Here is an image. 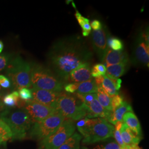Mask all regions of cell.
I'll use <instances>...</instances> for the list:
<instances>
[{
  "instance_id": "cell-6",
  "label": "cell",
  "mask_w": 149,
  "mask_h": 149,
  "mask_svg": "<svg viewBox=\"0 0 149 149\" xmlns=\"http://www.w3.org/2000/svg\"><path fill=\"white\" fill-rule=\"evenodd\" d=\"M55 109L65 118L72 120H79L86 117L87 113L85 104L75 94L62 92L60 93Z\"/></svg>"
},
{
  "instance_id": "cell-28",
  "label": "cell",
  "mask_w": 149,
  "mask_h": 149,
  "mask_svg": "<svg viewBox=\"0 0 149 149\" xmlns=\"http://www.w3.org/2000/svg\"><path fill=\"white\" fill-rule=\"evenodd\" d=\"M106 67L104 64H97L93 66L92 69L91 70V76L92 77L96 78L99 76H103L106 75Z\"/></svg>"
},
{
  "instance_id": "cell-38",
  "label": "cell",
  "mask_w": 149,
  "mask_h": 149,
  "mask_svg": "<svg viewBox=\"0 0 149 149\" xmlns=\"http://www.w3.org/2000/svg\"><path fill=\"white\" fill-rule=\"evenodd\" d=\"M3 47H4L3 43L1 40H0V53L2 52V50L3 49Z\"/></svg>"
},
{
  "instance_id": "cell-13",
  "label": "cell",
  "mask_w": 149,
  "mask_h": 149,
  "mask_svg": "<svg viewBox=\"0 0 149 149\" xmlns=\"http://www.w3.org/2000/svg\"><path fill=\"white\" fill-rule=\"evenodd\" d=\"M92 79L89 62L81 64L70 74L68 80L71 83H81Z\"/></svg>"
},
{
  "instance_id": "cell-22",
  "label": "cell",
  "mask_w": 149,
  "mask_h": 149,
  "mask_svg": "<svg viewBox=\"0 0 149 149\" xmlns=\"http://www.w3.org/2000/svg\"><path fill=\"white\" fill-rule=\"evenodd\" d=\"M96 95L97 99L102 106L108 111H112V97L109 96L101 86L98 87Z\"/></svg>"
},
{
  "instance_id": "cell-7",
  "label": "cell",
  "mask_w": 149,
  "mask_h": 149,
  "mask_svg": "<svg viewBox=\"0 0 149 149\" xmlns=\"http://www.w3.org/2000/svg\"><path fill=\"white\" fill-rule=\"evenodd\" d=\"M65 119L63 115L57 111L43 120L34 123L31 127L29 135L32 138L42 140L55 133Z\"/></svg>"
},
{
  "instance_id": "cell-32",
  "label": "cell",
  "mask_w": 149,
  "mask_h": 149,
  "mask_svg": "<svg viewBox=\"0 0 149 149\" xmlns=\"http://www.w3.org/2000/svg\"><path fill=\"white\" fill-rule=\"evenodd\" d=\"M123 97L122 95H117L116 96L112 97L111 98V106L112 111L115 110L118 107L120 106L123 102Z\"/></svg>"
},
{
  "instance_id": "cell-35",
  "label": "cell",
  "mask_w": 149,
  "mask_h": 149,
  "mask_svg": "<svg viewBox=\"0 0 149 149\" xmlns=\"http://www.w3.org/2000/svg\"><path fill=\"white\" fill-rule=\"evenodd\" d=\"M113 136H114V138H115L116 141H117V144L120 146V148L125 146V145H124L123 141L122 138V136H121V135H120V130H114Z\"/></svg>"
},
{
  "instance_id": "cell-21",
  "label": "cell",
  "mask_w": 149,
  "mask_h": 149,
  "mask_svg": "<svg viewBox=\"0 0 149 149\" xmlns=\"http://www.w3.org/2000/svg\"><path fill=\"white\" fill-rule=\"evenodd\" d=\"M97 86L93 79L86 81L85 82L78 83L76 93L85 95L90 93H96L97 91Z\"/></svg>"
},
{
  "instance_id": "cell-10",
  "label": "cell",
  "mask_w": 149,
  "mask_h": 149,
  "mask_svg": "<svg viewBox=\"0 0 149 149\" xmlns=\"http://www.w3.org/2000/svg\"><path fill=\"white\" fill-rule=\"evenodd\" d=\"M133 56L135 64L149 68V45L145 43L141 31L139 32L135 42Z\"/></svg>"
},
{
  "instance_id": "cell-8",
  "label": "cell",
  "mask_w": 149,
  "mask_h": 149,
  "mask_svg": "<svg viewBox=\"0 0 149 149\" xmlns=\"http://www.w3.org/2000/svg\"><path fill=\"white\" fill-rule=\"evenodd\" d=\"M76 126L74 121L65 118L55 133L42 140V149H59L74 134Z\"/></svg>"
},
{
  "instance_id": "cell-40",
  "label": "cell",
  "mask_w": 149,
  "mask_h": 149,
  "mask_svg": "<svg viewBox=\"0 0 149 149\" xmlns=\"http://www.w3.org/2000/svg\"><path fill=\"white\" fill-rule=\"evenodd\" d=\"M130 149V147H129V146H123V147H122V148H120V149Z\"/></svg>"
},
{
  "instance_id": "cell-9",
  "label": "cell",
  "mask_w": 149,
  "mask_h": 149,
  "mask_svg": "<svg viewBox=\"0 0 149 149\" xmlns=\"http://www.w3.org/2000/svg\"><path fill=\"white\" fill-rule=\"evenodd\" d=\"M22 108L29 115L33 124L43 120L57 111V110L51 107L33 100L25 102Z\"/></svg>"
},
{
  "instance_id": "cell-20",
  "label": "cell",
  "mask_w": 149,
  "mask_h": 149,
  "mask_svg": "<svg viewBox=\"0 0 149 149\" xmlns=\"http://www.w3.org/2000/svg\"><path fill=\"white\" fill-rule=\"evenodd\" d=\"M128 63H121L106 67V75L108 77L117 80L125 74L128 68Z\"/></svg>"
},
{
  "instance_id": "cell-18",
  "label": "cell",
  "mask_w": 149,
  "mask_h": 149,
  "mask_svg": "<svg viewBox=\"0 0 149 149\" xmlns=\"http://www.w3.org/2000/svg\"><path fill=\"white\" fill-rule=\"evenodd\" d=\"M128 112H133L132 107L127 102L124 101L120 106L113 111H111L107 120L108 122L115 125L118 122H123L124 114Z\"/></svg>"
},
{
  "instance_id": "cell-4",
  "label": "cell",
  "mask_w": 149,
  "mask_h": 149,
  "mask_svg": "<svg viewBox=\"0 0 149 149\" xmlns=\"http://www.w3.org/2000/svg\"><path fill=\"white\" fill-rule=\"evenodd\" d=\"M32 65L17 56L12 58L7 68L6 75L12 86L18 90L22 88H29L31 82Z\"/></svg>"
},
{
  "instance_id": "cell-42",
  "label": "cell",
  "mask_w": 149,
  "mask_h": 149,
  "mask_svg": "<svg viewBox=\"0 0 149 149\" xmlns=\"http://www.w3.org/2000/svg\"></svg>"
},
{
  "instance_id": "cell-11",
  "label": "cell",
  "mask_w": 149,
  "mask_h": 149,
  "mask_svg": "<svg viewBox=\"0 0 149 149\" xmlns=\"http://www.w3.org/2000/svg\"><path fill=\"white\" fill-rule=\"evenodd\" d=\"M31 90L32 91L33 101L51 107L54 109L56 108V103L60 92H55L34 87H33Z\"/></svg>"
},
{
  "instance_id": "cell-33",
  "label": "cell",
  "mask_w": 149,
  "mask_h": 149,
  "mask_svg": "<svg viewBox=\"0 0 149 149\" xmlns=\"http://www.w3.org/2000/svg\"><path fill=\"white\" fill-rule=\"evenodd\" d=\"M77 85L78 83H70L65 85L64 89L66 92L69 93H73L76 92Z\"/></svg>"
},
{
  "instance_id": "cell-26",
  "label": "cell",
  "mask_w": 149,
  "mask_h": 149,
  "mask_svg": "<svg viewBox=\"0 0 149 149\" xmlns=\"http://www.w3.org/2000/svg\"><path fill=\"white\" fill-rule=\"evenodd\" d=\"M12 138V133L10 128L0 118V143H4Z\"/></svg>"
},
{
  "instance_id": "cell-19",
  "label": "cell",
  "mask_w": 149,
  "mask_h": 149,
  "mask_svg": "<svg viewBox=\"0 0 149 149\" xmlns=\"http://www.w3.org/2000/svg\"><path fill=\"white\" fill-rule=\"evenodd\" d=\"M123 122L127 125L134 133L141 137V128L138 119L133 112L126 113L123 118ZM142 138V137H141Z\"/></svg>"
},
{
  "instance_id": "cell-29",
  "label": "cell",
  "mask_w": 149,
  "mask_h": 149,
  "mask_svg": "<svg viewBox=\"0 0 149 149\" xmlns=\"http://www.w3.org/2000/svg\"><path fill=\"white\" fill-rule=\"evenodd\" d=\"M19 96L23 101L27 102L33 100L32 91L27 88H22L18 91Z\"/></svg>"
},
{
  "instance_id": "cell-5",
  "label": "cell",
  "mask_w": 149,
  "mask_h": 149,
  "mask_svg": "<svg viewBox=\"0 0 149 149\" xmlns=\"http://www.w3.org/2000/svg\"><path fill=\"white\" fill-rule=\"evenodd\" d=\"M31 82L33 87L55 92H61L65 86L50 70L38 64L32 65Z\"/></svg>"
},
{
  "instance_id": "cell-30",
  "label": "cell",
  "mask_w": 149,
  "mask_h": 149,
  "mask_svg": "<svg viewBox=\"0 0 149 149\" xmlns=\"http://www.w3.org/2000/svg\"><path fill=\"white\" fill-rule=\"evenodd\" d=\"M12 59V56L9 54L0 55V72L7 69L8 65Z\"/></svg>"
},
{
  "instance_id": "cell-24",
  "label": "cell",
  "mask_w": 149,
  "mask_h": 149,
  "mask_svg": "<svg viewBox=\"0 0 149 149\" xmlns=\"http://www.w3.org/2000/svg\"><path fill=\"white\" fill-rule=\"evenodd\" d=\"M2 102L4 105L8 107H20L21 105L19 102V96L18 92L16 91H15L11 93L6 95L3 97Z\"/></svg>"
},
{
  "instance_id": "cell-27",
  "label": "cell",
  "mask_w": 149,
  "mask_h": 149,
  "mask_svg": "<svg viewBox=\"0 0 149 149\" xmlns=\"http://www.w3.org/2000/svg\"><path fill=\"white\" fill-rule=\"evenodd\" d=\"M107 44L108 48L114 51H123L124 48L122 41L118 38L109 37L107 38Z\"/></svg>"
},
{
  "instance_id": "cell-23",
  "label": "cell",
  "mask_w": 149,
  "mask_h": 149,
  "mask_svg": "<svg viewBox=\"0 0 149 149\" xmlns=\"http://www.w3.org/2000/svg\"><path fill=\"white\" fill-rule=\"evenodd\" d=\"M82 136L77 133L70 136L59 149H80V141Z\"/></svg>"
},
{
  "instance_id": "cell-37",
  "label": "cell",
  "mask_w": 149,
  "mask_h": 149,
  "mask_svg": "<svg viewBox=\"0 0 149 149\" xmlns=\"http://www.w3.org/2000/svg\"><path fill=\"white\" fill-rule=\"evenodd\" d=\"M123 125V122H118L116 123L115 124V128L114 130H120V129L122 128Z\"/></svg>"
},
{
  "instance_id": "cell-16",
  "label": "cell",
  "mask_w": 149,
  "mask_h": 149,
  "mask_svg": "<svg viewBox=\"0 0 149 149\" xmlns=\"http://www.w3.org/2000/svg\"><path fill=\"white\" fill-rule=\"evenodd\" d=\"M121 79L113 80L108 77L106 75H104L103 77L101 87L109 96L112 97L119 94V91L121 87Z\"/></svg>"
},
{
  "instance_id": "cell-3",
  "label": "cell",
  "mask_w": 149,
  "mask_h": 149,
  "mask_svg": "<svg viewBox=\"0 0 149 149\" xmlns=\"http://www.w3.org/2000/svg\"><path fill=\"white\" fill-rule=\"evenodd\" d=\"M0 118L10 128L13 140L25 138L27 131L33 124L29 115L22 108L5 110L0 114Z\"/></svg>"
},
{
  "instance_id": "cell-39",
  "label": "cell",
  "mask_w": 149,
  "mask_h": 149,
  "mask_svg": "<svg viewBox=\"0 0 149 149\" xmlns=\"http://www.w3.org/2000/svg\"><path fill=\"white\" fill-rule=\"evenodd\" d=\"M1 87L0 86V108L3 107V104L2 103V100H1Z\"/></svg>"
},
{
  "instance_id": "cell-36",
  "label": "cell",
  "mask_w": 149,
  "mask_h": 149,
  "mask_svg": "<svg viewBox=\"0 0 149 149\" xmlns=\"http://www.w3.org/2000/svg\"><path fill=\"white\" fill-rule=\"evenodd\" d=\"M91 27L94 30V31H97L101 29L103 27L101 22L98 20H93V21L91 22Z\"/></svg>"
},
{
  "instance_id": "cell-12",
  "label": "cell",
  "mask_w": 149,
  "mask_h": 149,
  "mask_svg": "<svg viewBox=\"0 0 149 149\" xmlns=\"http://www.w3.org/2000/svg\"><path fill=\"white\" fill-rule=\"evenodd\" d=\"M107 40V33L105 28L102 27L100 30L93 31L92 33L93 47L102 61H103L108 48Z\"/></svg>"
},
{
  "instance_id": "cell-14",
  "label": "cell",
  "mask_w": 149,
  "mask_h": 149,
  "mask_svg": "<svg viewBox=\"0 0 149 149\" xmlns=\"http://www.w3.org/2000/svg\"><path fill=\"white\" fill-rule=\"evenodd\" d=\"M87 109V113L86 117L92 119L96 118H102L107 119L111 111H108L105 109L98 101L97 97L93 101L84 104Z\"/></svg>"
},
{
  "instance_id": "cell-17",
  "label": "cell",
  "mask_w": 149,
  "mask_h": 149,
  "mask_svg": "<svg viewBox=\"0 0 149 149\" xmlns=\"http://www.w3.org/2000/svg\"><path fill=\"white\" fill-rule=\"evenodd\" d=\"M120 132L124 144L129 147L138 146L141 139V137L138 136L134 133L125 123H123Z\"/></svg>"
},
{
  "instance_id": "cell-15",
  "label": "cell",
  "mask_w": 149,
  "mask_h": 149,
  "mask_svg": "<svg viewBox=\"0 0 149 149\" xmlns=\"http://www.w3.org/2000/svg\"><path fill=\"white\" fill-rule=\"evenodd\" d=\"M129 56L124 51H114L108 48L103 62L104 66L107 67L110 65H117L121 63H128Z\"/></svg>"
},
{
  "instance_id": "cell-31",
  "label": "cell",
  "mask_w": 149,
  "mask_h": 149,
  "mask_svg": "<svg viewBox=\"0 0 149 149\" xmlns=\"http://www.w3.org/2000/svg\"><path fill=\"white\" fill-rule=\"evenodd\" d=\"M94 149H120V147L116 141H112L98 145Z\"/></svg>"
},
{
  "instance_id": "cell-1",
  "label": "cell",
  "mask_w": 149,
  "mask_h": 149,
  "mask_svg": "<svg viewBox=\"0 0 149 149\" xmlns=\"http://www.w3.org/2000/svg\"><path fill=\"white\" fill-rule=\"evenodd\" d=\"M92 54L85 43L77 38L56 42L49 54L54 71L61 80H68L70 72L81 64L89 62Z\"/></svg>"
},
{
  "instance_id": "cell-2",
  "label": "cell",
  "mask_w": 149,
  "mask_h": 149,
  "mask_svg": "<svg viewBox=\"0 0 149 149\" xmlns=\"http://www.w3.org/2000/svg\"><path fill=\"white\" fill-rule=\"evenodd\" d=\"M80 133L84 136V144H92L113 136L114 127L106 119L85 117L76 123Z\"/></svg>"
},
{
  "instance_id": "cell-41",
  "label": "cell",
  "mask_w": 149,
  "mask_h": 149,
  "mask_svg": "<svg viewBox=\"0 0 149 149\" xmlns=\"http://www.w3.org/2000/svg\"><path fill=\"white\" fill-rule=\"evenodd\" d=\"M1 144H2V143H0V146L1 145Z\"/></svg>"
},
{
  "instance_id": "cell-25",
  "label": "cell",
  "mask_w": 149,
  "mask_h": 149,
  "mask_svg": "<svg viewBox=\"0 0 149 149\" xmlns=\"http://www.w3.org/2000/svg\"><path fill=\"white\" fill-rule=\"evenodd\" d=\"M75 17L79 22L80 26L82 29V36L84 37H87L90 35L91 27L90 24V20L82 16L79 11H76Z\"/></svg>"
},
{
  "instance_id": "cell-34",
  "label": "cell",
  "mask_w": 149,
  "mask_h": 149,
  "mask_svg": "<svg viewBox=\"0 0 149 149\" xmlns=\"http://www.w3.org/2000/svg\"><path fill=\"white\" fill-rule=\"evenodd\" d=\"M11 82L5 76L0 74V86L7 88L11 86Z\"/></svg>"
}]
</instances>
